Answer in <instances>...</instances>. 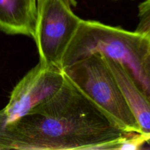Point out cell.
Here are the masks:
<instances>
[{
	"label": "cell",
	"mask_w": 150,
	"mask_h": 150,
	"mask_svg": "<svg viewBox=\"0 0 150 150\" xmlns=\"http://www.w3.org/2000/svg\"><path fill=\"white\" fill-rule=\"evenodd\" d=\"M62 71L67 80L122 130L141 133L139 123L103 56L91 54L64 67Z\"/></svg>",
	"instance_id": "obj_3"
},
{
	"label": "cell",
	"mask_w": 150,
	"mask_h": 150,
	"mask_svg": "<svg viewBox=\"0 0 150 150\" xmlns=\"http://www.w3.org/2000/svg\"><path fill=\"white\" fill-rule=\"evenodd\" d=\"M100 54L122 67L150 103V38L137 32L82 20L62 60V69Z\"/></svg>",
	"instance_id": "obj_2"
},
{
	"label": "cell",
	"mask_w": 150,
	"mask_h": 150,
	"mask_svg": "<svg viewBox=\"0 0 150 150\" xmlns=\"http://www.w3.org/2000/svg\"><path fill=\"white\" fill-rule=\"evenodd\" d=\"M139 18L136 32L150 38V0H144L139 4Z\"/></svg>",
	"instance_id": "obj_8"
},
{
	"label": "cell",
	"mask_w": 150,
	"mask_h": 150,
	"mask_svg": "<svg viewBox=\"0 0 150 150\" xmlns=\"http://www.w3.org/2000/svg\"><path fill=\"white\" fill-rule=\"evenodd\" d=\"M74 5L75 0H37L33 38L41 65L62 70L64 56L82 21L73 13Z\"/></svg>",
	"instance_id": "obj_4"
},
{
	"label": "cell",
	"mask_w": 150,
	"mask_h": 150,
	"mask_svg": "<svg viewBox=\"0 0 150 150\" xmlns=\"http://www.w3.org/2000/svg\"><path fill=\"white\" fill-rule=\"evenodd\" d=\"M118 83L130 110L137 120L141 129V134L150 143V103L141 92L120 64L103 56Z\"/></svg>",
	"instance_id": "obj_7"
},
{
	"label": "cell",
	"mask_w": 150,
	"mask_h": 150,
	"mask_svg": "<svg viewBox=\"0 0 150 150\" xmlns=\"http://www.w3.org/2000/svg\"><path fill=\"white\" fill-rule=\"evenodd\" d=\"M128 133L65 78L49 100L0 125V149H115Z\"/></svg>",
	"instance_id": "obj_1"
},
{
	"label": "cell",
	"mask_w": 150,
	"mask_h": 150,
	"mask_svg": "<svg viewBox=\"0 0 150 150\" xmlns=\"http://www.w3.org/2000/svg\"><path fill=\"white\" fill-rule=\"evenodd\" d=\"M37 13V0H0V30L33 38Z\"/></svg>",
	"instance_id": "obj_6"
},
{
	"label": "cell",
	"mask_w": 150,
	"mask_h": 150,
	"mask_svg": "<svg viewBox=\"0 0 150 150\" xmlns=\"http://www.w3.org/2000/svg\"><path fill=\"white\" fill-rule=\"evenodd\" d=\"M64 80L62 70L38 64L15 86L7 105L0 110V125L21 118L49 100L61 89Z\"/></svg>",
	"instance_id": "obj_5"
}]
</instances>
